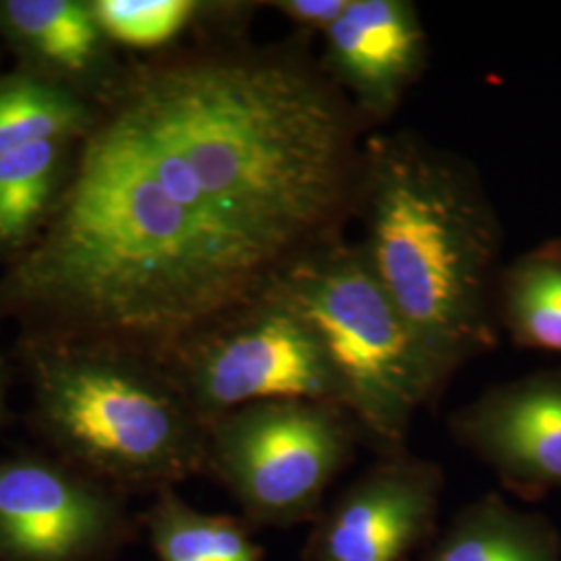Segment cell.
<instances>
[{
	"label": "cell",
	"mask_w": 561,
	"mask_h": 561,
	"mask_svg": "<svg viewBox=\"0 0 561 561\" xmlns=\"http://www.w3.org/2000/svg\"><path fill=\"white\" fill-rule=\"evenodd\" d=\"M159 561H262L264 551L243 518L206 514L164 489L141 516Z\"/></svg>",
	"instance_id": "16"
},
{
	"label": "cell",
	"mask_w": 561,
	"mask_h": 561,
	"mask_svg": "<svg viewBox=\"0 0 561 561\" xmlns=\"http://www.w3.org/2000/svg\"><path fill=\"white\" fill-rule=\"evenodd\" d=\"M0 38L21 67L101 104L119 85L113 42L85 0H0Z\"/></svg>",
	"instance_id": "11"
},
{
	"label": "cell",
	"mask_w": 561,
	"mask_h": 561,
	"mask_svg": "<svg viewBox=\"0 0 561 561\" xmlns=\"http://www.w3.org/2000/svg\"><path fill=\"white\" fill-rule=\"evenodd\" d=\"M449 433L524 500L561 493V368L489 387L449 416Z\"/></svg>",
	"instance_id": "9"
},
{
	"label": "cell",
	"mask_w": 561,
	"mask_h": 561,
	"mask_svg": "<svg viewBox=\"0 0 561 561\" xmlns=\"http://www.w3.org/2000/svg\"><path fill=\"white\" fill-rule=\"evenodd\" d=\"M322 41V71L373 131L385 129L426 69L428 38L416 4L350 0Z\"/></svg>",
	"instance_id": "10"
},
{
	"label": "cell",
	"mask_w": 561,
	"mask_h": 561,
	"mask_svg": "<svg viewBox=\"0 0 561 561\" xmlns=\"http://www.w3.org/2000/svg\"><path fill=\"white\" fill-rule=\"evenodd\" d=\"M76 141H38L0 157V256H21L41 236L71 171Z\"/></svg>",
	"instance_id": "13"
},
{
	"label": "cell",
	"mask_w": 561,
	"mask_h": 561,
	"mask_svg": "<svg viewBox=\"0 0 561 561\" xmlns=\"http://www.w3.org/2000/svg\"><path fill=\"white\" fill-rule=\"evenodd\" d=\"M416 561H561L556 528L489 493L468 503Z\"/></svg>",
	"instance_id": "12"
},
{
	"label": "cell",
	"mask_w": 561,
	"mask_h": 561,
	"mask_svg": "<svg viewBox=\"0 0 561 561\" xmlns=\"http://www.w3.org/2000/svg\"><path fill=\"white\" fill-rule=\"evenodd\" d=\"M445 477L405 447L381 454L322 507L301 561H410L437 535Z\"/></svg>",
	"instance_id": "8"
},
{
	"label": "cell",
	"mask_w": 561,
	"mask_h": 561,
	"mask_svg": "<svg viewBox=\"0 0 561 561\" xmlns=\"http://www.w3.org/2000/svg\"><path fill=\"white\" fill-rule=\"evenodd\" d=\"M7 419V364L0 354V426Z\"/></svg>",
	"instance_id": "19"
},
{
	"label": "cell",
	"mask_w": 561,
	"mask_h": 561,
	"mask_svg": "<svg viewBox=\"0 0 561 561\" xmlns=\"http://www.w3.org/2000/svg\"><path fill=\"white\" fill-rule=\"evenodd\" d=\"M277 289L319 335L364 443L379 456L403 449L414 416L437 403L447 385L382 289L360 241L343 238L317 250Z\"/></svg>",
	"instance_id": "4"
},
{
	"label": "cell",
	"mask_w": 561,
	"mask_h": 561,
	"mask_svg": "<svg viewBox=\"0 0 561 561\" xmlns=\"http://www.w3.org/2000/svg\"><path fill=\"white\" fill-rule=\"evenodd\" d=\"M497 322L520 350L561 354V240H547L503 266Z\"/></svg>",
	"instance_id": "14"
},
{
	"label": "cell",
	"mask_w": 561,
	"mask_h": 561,
	"mask_svg": "<svg viewBox=\"0 0 561 561\" xmlns=\"http://www.w3.org/2000/svg\"><path fill=\"white\" fill-rule=\"evenodd\" d=\"M364 443L335 403L256 401L208 424L206 470L238 502L250 526L312 524L329 486Z\"/></svg>",
	"instance_id": "5"
},
{
	"label": "cell",
	"mask_w": 561,
	"mask_h": 561,
	"mask_svg": "<svg viewBox=\"0 0 561 561\" xmlns=\"http://www.w3.org/2000/svg\"><path fill=\"white\" fill-rule=\"evenodd\" d=\"M121 491L57 456L0 460V561H113L134 537Z\"/></svg>",
	"instance_id": "7"
},
{
	"label": "cell",
	"mask_w": 561,
	"mask_h": 561,
	"mask_svg": "<svg viewBox=\"0 0 561 561\" xmlns=\"http://www.w3.org/2000/svg\"><path fill=\"white\" fill-rule=\"evenodd\" d=\"M96 115V102L20 67L0 76V157L38 141L80 144Z\"/></svg>",
	"instance_id": "15"
},
{
	"label": "cell",
	"mask_w": 561,
	"mask_h": 561,
	"mask_svg": "<svg viewBox=\"0 0 561 561\" xmlns=\"http://www.w3.org/2000/svg\"><path fill=\"white\" fill-rule=\"evenodd\" d=\"M356 221L377 279L443 382L500 341L502 222L479 171L400 129L362 146Z\"/></svg>",
	"instance_id": "2"
},
{
	"label": "cell",
	"mask_w": 561,
	"mask_h": 561,
	"mask_svg": "<svg viewBox=\"0 0 561 561\" xmlns=\"http://www.w3.org/2000/svg\"><path fill=\"white\" fill-rule=\"evenodd\" d=\"M20 356L32 421L60 460L123 495L204 474L208 426L159 358L34 329Z\"/></svg>",
	"instance_id": "3"
},
{
	"label": "cell",
	"mask_w": 561,
	"mask_h": 561,
	"mask_svg": "<svg viewBox=\"0 0 561 561\" xmlns=\"http://www.w3.org/2000/svg\"><path fill=\"white\" fill-rule=\"evenodd\" d=\"M370 131L300 36L141 62L99 104L0 310L161 360L345 238Z\"/></svg>",
	"instance_id": "1"
},
{
	"label": "cell",
	"mask_w": 561,
	"mask_h": 561,
	"mask_svg": "<svg viewBox=\"0 0 561 561\" xmlns=\"http://www.w3.org/2000/svg\"><path fill=\"white\" fill-rule=\"evenodd\" d=\"M350 0H277L271 2L285 20L296 27V36L312 41L324 36L329 27L340 20Z\"/></svg>",
	"instance_id": "18"
},
{
	"label": "cell",
	"mask_w": 561,
	"mask_h": 561,
	"mask_svg": "<svg viewBox=\"0 0 561 561\" xmlns=\"http://www.w3.org/2000/svg\"><path fill=\"white\" fill-rule=\"evenodd\" d=\"M108 41L136 50H161L201 25H238L250 4L196 0H92Z\"/></svg>",
	"instance_id": "17"
},
{
	"label": "cell",
	"mask_w": 561,
	"mask_h": 561,
	"mask_svg": "<svg viewBox=\"0 0 561 561\" xmlns=\"http://www.w3.org/2000/svg\"><path fill=\"white\" fill-rule=\"evenodd\" d=\"M161 362L206 426L256 401H322L345 410L319 335L277 285L181 341Z\"/></svg>",
	"instance_id": "6"
}]
</instances>
